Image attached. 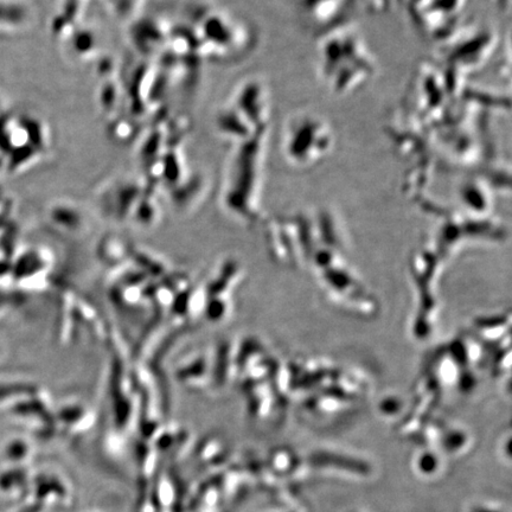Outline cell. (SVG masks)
<instances>
[{"mask_svg": "<svg viewBox=\"0 0 512 512\" xmlns=\"http://www.w3.org/2000/svg\"><path fill=\"white\" fill-rule=\"evenodd\" d=\"M476 512H495V511H489V510H477Z\"/></svg>", "mask_w": 512, "mask_h": 512, "instance_id": "obj_6", "label": "cell"}, {"mask_svg": "<svg viewBox=\"0 0 512 512\" xmlns=\"http://www.w3.org/2000/svg\"><path fill=\"white\" fill-rule=\"evenodd\" d=\"M465 0H409V12L421 30L430 34H445L457 21Z\"/></svg>", "mask_w": 512, "mask_h": 512, "instance_id": "obj_3", "label": "cell"}, {"mask_svg": "<svg viewBox=\"0 0 512 512\" xmlns=\"http://www.w3.org/2000/svg\"><path fill=\"white\" fill-rule=\"evenodd\" d=\"M300 8L312 22L332 28L341 25L349 0H299Z\"/></svg>", "mask_w": 512, "mask_h": 512, "instance_id": "obj_4", "label": "cell"}, {"mask_svg": "<svg viewBox=\"0 0 512 512\" xmlns=\"http://www.w3.org/2000/svg\"><path fill=\"white\" fill-rule=\"evenodd\" d=\"M335 147V133L329 121L312 112L294 114L284 133V155L296 169L322 164Z\"/></svg>", "mask_w": 512, "mask_h": 512, "instance_id": "obj_2", "label": "cell"}, {"mask_svg": "<svg viewBox=\"0 0 512 512\" xmlns=\"http://www.w3.org/2000/svg\"><path fill=\"white\" fill-rule=\"evenodd\" d=\"M320 75L330 92L360 91L376 72L374 56L355 29L341 24L329 28L318 44Z\"/></svg>", "mask_w": 512, "mask_h": 512, "instance_id": "obj_1", "label": "cell"}, {"mask_svg": "<svg viewBox=\"0 0 512 512\" xmlns=\"http://www.w3.org/2000/svg\"><path fill=\"white\" fill-rule=\"evenodd\" d=\"M312 463L317 466L334 467V469L368 475L370 467L367 463L355 458L341 456V454L320 452L312 457Z\"/></svg>", "mask_w": 512, "mask_h": 512, "instance_id": "obj_5", "label": "cell"}]
</instances>
